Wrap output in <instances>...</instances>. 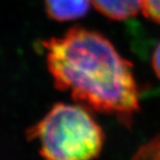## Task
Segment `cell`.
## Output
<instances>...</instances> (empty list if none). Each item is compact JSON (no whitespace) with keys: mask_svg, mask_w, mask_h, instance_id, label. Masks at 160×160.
Here are the masks:
<instances>
[{"mask_svg":"<svg viewBox=\"0 0 160 160\" xmlns=\"http://www.w3.org/2000/svg\"><path fill=\"white\" fill-rule=\"evenodd\" d=\"M96 9L106 18L125 21L142 11L143 0H92Z\"/></svg>","mask_w":160,"mask_h":160,"instance_id":"cell-4","label":"cell"},{"mask_svg":"<svg viewBox=\"0 0 160 160\" xmlns=\"http://www.w3.org/2000/svg\"><path fill=\"white\" fill-rule=\"evenodd\" d=\"M42 44L57 89L69 92L88 110L112 116L126 127L132 125L140 109L133 66L106 37L74 26Z\"/></svg>","mask_w":160,"mask_h":160,"instance_id":"cell-1","label":"cell"},{"mask_svg":"<svg viewBox=\"0 0 160 160\" xmlns=\"http://www.w3.org/2000/svg\"><path fill=\"white\" fill-rule=\"evenodd\" d=\"M37 140L45 160H94L101 154L105 135L86 108L55 104L37 125L27 131Z\"/></svg>","mask_w":160,"mask_h":160,"instance_id":"cell-2","label":"cell"},{"mask_svg":"<svg viewBox=\"0 0 160 160\" xmlns=\"http://www.w3.org/2000/svg\"><path fill=\"white\" fill-rule=\"evenodd\" d=\"M132 160H160V133L140 146Z\"/></svg>","mask_w":160,"mask_h":160,"instance_id":"cell-5","label":"cell"},{"mask_svg":"<svg viewBox=\"0 0 160 160\" xmlns=\"http://www.w3.org/2000/svg\"><path fill=\"white\" fill-rule=\"evenodd\" d=\"M44 2L51 19L67 22L84 17L88 12L92 0H44Z\"/></svg>","mask_w":160,"mask_h":160,"instance_id":"cell-3","label":"cell"},{"mask_svg":"<svg viewBox=\"0 0 160 160\" xmlns=\"http://www.w3.org/2000/svg\"><path fill=\"white\" fill-rule=\"evenodd\" d=\"M142 12L148 19L160 24V0H143Z\"/></svg>","mask_w":160,"mask_h":160,"instance_id":"cell-6","label":"cell"},{"mask_svg":"<svg viewBox=\"0 0 160 160\" xmlns=\"http://www.w3.org/2000/svg\"><path fill=\"white\" fill-rule=\"evenodd\" d=\"M152 66L156 76L160 79V42L155 47L154 52L152 55Z\"/></svg>","mask_w":160,"mask_h":160,"instance_id":"cell-7","label":"cell"}]
</instances>
